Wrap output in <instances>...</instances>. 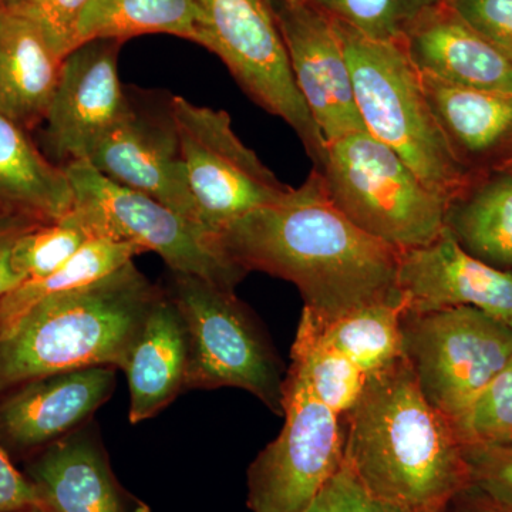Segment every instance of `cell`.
I'll return each instance as SVG.
<instances>
[{"mask_svg":"<svg viewBox=\"0 0 512 512\" xmlns=\"http://www.w3.org/2000/svg\"><path fill=\"white\" fill-rule=\"evenodd\" d=\"M215 239L247 274L292 282L318 325L399 295V249L356 227L330 200L315 168L301 187L232 222Z\"/></svg>","mask_w":512,"mask_h":512,"instance_id":"cell-1","label":"cell"},{"mask_svg":"<svg viewBox=\"0 0 512 512\" xmlns=\"http://www.w3.org/2000/svg\"><path fill=\"white\" fill-rule=\"evenodd\" d=\"M342 420L343 464L380 500L406 512H446L470 490L463 441L403 356L367 375Z\"/></svg>","mask_w":512,"mask_h":512,"instance_id":"cell-2","label":"cell"},{"mask_svg":"<svg viewBox=\"0 0 512 512\" xmlns=\"http://www.w3.org/2000/svg\"><path fill=\"white\" fill-rule=\"evenodd\" d=\"M161 292L131 261L93 284L37 303L0 336V394L70 370L126 369Z\"/></svg>","mask_w":512,"mask_h":512,"instance_id":"cell-3","label":"cell"},{"mask_svg":"<svg viewBox=\"0 0 512 512\" xmlns=\"http://www.w3.org/2000/svg\"><path fill=\"white\" fill-rule=\"evenodd\" d=\"M332 19L365 130L402 158L421 183L447 204L474 174L451 154L427 103L420 74L399 43L369 39L342 20Z\"/></svg>","mask_w":512,"mask_h":512,"instance_id":"cell-4","label":"cell"},{"mask_svg":"<svg viewBox=\"0 0 512 512\" xmlns=\"http://www.w3.org/2000/svg\"><path fill=\"white\" fill-rule=\"evenodd\" d=\"M313 168L356 227L399 251L429 244L444 231L446 201L365 130L330 141Z\"/></svg>","mask_w":512,"mask_h":512,"instance_id":"cell-5","label":"cell"},{"mask_svg":"<svg viewBox=\"0 0 512 512\" xmlns=\"http://www.w3.org/2000/svg\"><path fill=\"white\" fill-rule=\"evenodd\" d=\"M171 296L185 323V389L235 387L284 416L285 380L278 362L234 289L171 272Z\"/></svg>","mask_w":512,"mask_h":512,"instance_id":"cell-6","label":"cell"},{"mask_svg":"<svg viewBox=\"0 0 512 512\" xmlns=\"http://www.w3.org/2000/svg\"><path fill=\"white\" fill-rule=\"evenodd\" d=\"M63 168L72 184L74 208L96 237L156 252L171 272L198 276L222 288L235 289L247 275L222 254L214 235L167 205L114 183L87 161Z\"/></svg>","mask_w":512,"mask_h":512,"instance_id":"cell-7","label":"cell"},{"mask_svg":"<svg viewBox=\"0 0 512 512\" xmlns=\"http://www.w3.org/2000/svg\"><path fill=\"white\" fill-rule=\"evenodd\" d=\"M402 353L421 393L454 427L512 363V326L474 308L404 315Z\"/></svg>","mask_w":512,"mask_h":512,"instance_id":"cell-8","label":"cell"},{"mask_svg":"<svg viewBox=\"0 0 512 512\" xmlns=\"http://www.w3.org/2000/svg\"><path fill=\"white\" fill-rule=\"evenodd\" d=\"M198 5V45L220 57L249 99L295 131L313 167H319L326 141L296 87L268 0H198Z\"/></svg>","mask_w":512,"mask_h":512,"instance_id":"cell-9","label":"cell"},{"mask_svg":"<svg viewBox=\"0 0 512 512\" xmlns=\"http://www.w3.org/2000/svg\"><path fill=\"white\" fill-rule=\"evenodd\" d=\"M188 187L205 231L217 235L291 191L242 143L225 110L171 96Z\"/></svg>","mask_w":512,"mask_h":512,"instance_id":"cell-10","label":"cell"},{"mask_svg":"<svg viewBox=\"0 0 512 512\" xmlns=\"http://www.w3.org/2000/svg\"><path fill=\"white\" fill-rule=\"evenodd\" d=\"M285 424L248 470L252 512H306L343 466L342 419L295 370L285 380Z\"/></svg>","mask_w":512,"mask_h":512,"instance_id":"cell-11","label":"cell"},{"mask_svg":"<svg viewBox=\"0 0 512 512\" xmlns=\"http://www.w3.org/2000/svg\"><path fill=\"white\" fill-rule=\"evenodd\" d=\"M87 163L114 183L146 194L200 225L171 97L164 101L127 94L123 117Z\"/></svg>","mask_w":512,"mask_h":512,"instance_id":"cell-12","label":"cell"},{"mask_svg":"<svg viewBox=\"0 0 512 512\" xmlns=\"http://www.w3.org/2000/svg\"><path fill=\"white\" fill-rule=\"evenodd\" d=\"M268 5L296 87L326 144L365 130L332 16L309 0H268Z\"/></svg>","mask_w":512,"mask_h":512,"instance_id":"cell-13","label":"cell"},{"mask_svg":"<svg viewBox=\"0 0 512 512\" xmlns=\"http://www.w3.org/2000/svg\"><path fill=\"white\" fill-rule=\"evenodd\" d=\"M120 45L114 40H92L63 59L43 121L47 147L62 167L89 161L127 109V93L117 69Z\"/></svg>","mask_w":512,"mask_h":512,"instance_id":"cell-14","label":"cell"},{"mask_svg":"<svg viewBox=\"0 0 512 512\" xmlns=\"http://www.w3.org/2000/svg\"><path fill=\"white\" fill-rule=\"evenodd\" d=\"M397 291L406 315L474 308L512 326V272L467 254L446 229L429 244L400 251Z\"/></svg>","mask_w":512,"mask_h":512,"instance_id":"cell-15","label":"cell"},{"mask_svg":"<svg viewBox=\"0 0 512 512\" xmlns=\"http://www.w3.org/2000/svg\"><path fill=\"white\" fill-rule=\"evenodd\" d=\"M114 367L70 370L30 380L0 400V443L16 451L49 446L77 430L109 400Z\"/></svg>","mask_w":512,"mask_h":512,"instance_id":"cell-16","label":"cell"},{"mask_svg":"<svg viewBox=\"0 0 512 512\" xmlns=\"http://www.w3.org/2000/svg\"><path fill=\"white\" fill-rule=\"evenodd\" d=\"M399 45L420 76L466 89L512 93V64L444 0L421 15Z\"/></svg>","mask_w":512,"mask_h":512,"instance_id":"cell-17","label":"cell"},{"mask_svg":"<svg viewBox=\"0 0 512 512\" xmlns=\"http://www.w3.org/2000/svg\"><path fill=\"white\" fill-rule=\"evenodd\" d=\"M50 512H151L124 490L99 439L74 430L49 444L28 466Z\"/></svg>","mask_w":512,"mask_h":512,"instance_id":"cell-18","label":"cell"},{"mask_svg":"<svg viewBox=\"0 0 512 512\" xmlns=\"http://www.w3.org/2000/svg\"><path fill=\"white\" fill-rule=\"evenodd\" d=\"M431 113L470 174L512 167V93L466 89L420 76Z\"/></svg>","mask_w":512,"mask_h":512,"instance_id":"cell-19","label":"cell"},{"mask_svg":"<svg viewBox=\"0 0 512 512\" xmlns=\"http://www.w3.org/2000/svg\"><path fill=\"white\" fill-rule=\"evenodd\" d=\"M62 64L32 20L0 8V116L25 131L43 123Z\"/></svg>","mask_w":512,"mask_h":512,"instance_id":"cell-20","label":"cell"},{"mask_svg":"<svg viewBox=\"0 0 512 512\" xmlns=\"http://www.w3.org/2000/svg\"><path fill=\"white\" fill-rule=\"evenodd\" d=\"M188 336L183 316L167 291L151 306L126 369L130 421L151 419L185 389Z\"/></svg>","mask_w":512,"mask_h":512,"instance_id":"cell-21","label":"cell"},{"mask_svg":"<svg viewBox=\"0 0 512 512\" xmlns=\"http://www.w3.org/2000/svg\"><path fill=\"white\" fill-rule=\"evenodd\" d=\"M73 207L66 170L43 156L23 128L0 116V221L49 224Z\"/></svg>","mask_w":512,"mask_h":512,"instance_id":"cell-22","label":"cell"},{"mask_svg":"<svg viewBox=\"0 0 512 512\" xmlns=\"http://www.w3.org/2000/svg\"><path fill=\"white\" fill-rule=\"evenodd\" d=\"M444 229L467 254L512 272V167L474 174L447 202Z\"/></svg>","mask_w":512,"mask_h":512,"instance_id":"cell-23","label":"cell"},{"mask_svg":"<svg viewBox=\"0 0 512 512\" xmlns=\"http://www.w3.org/2000/svg\"><path fill=\"white\" fill-rule=\"evenodd\" d=\"M200 22L198 0H90L77 22L74 43H123L134 36L164 33L198 45Z\"/></svg>","mask_w":512,"mask_h":512,"instance_id":"cell-24","label":"cell"},{"mask_svg":"<svg viewBox=\"0 0 512 512\" xmlns=\"http://www.w3.org/2000/svg\"><path fill=\"white\" fill-rule=\"evenodd\" d=\"M141 252L130 242L101 237L90 239L53 274L20 282L0 299V336L15 328L37 303L93 284L127 265Z\"/></svg>","mask_w":512,"mask_h":512,"instance_id":"cell-25","label":"cell"},{"mask_svg":"<svg viewBox=\"0 0 512 512\" xmlns=\"http://www.w3.org/2000/svg\"><path fill=\"white\" fill-rule=\"evenodd\" d=\"M404 315L406 306L399 293L353 309L328 325H318L312 320L329 346L352 360L365 375H370L403 356Z\"/></svg>","mask_w":512,"mask_h":512,"instance_id":"cell-26","label":"cell"},{"mask_svg":"<svg viewBox=\"0 0 512 512\" xmlns=\"http://www.w3.org/2000/svg\"><path fill=\"white\" fill-rule=\"evenodd\" d=\"M291 357V369L301 375L313 396L343 419L359 399L367 375L322 339L306 311L302 312Z\"/></svg>","mask_w":512,"mask_h":512,"instance_id":"cell-27","label":"cell"},{"mask_svg":"<svg viewBox=\"0 0 512 512\" xmlns=\"http://www.w3.org/2000/svg\"><path fill=\"white\" fill-rule=\"evenodd\" d=\"M97 238L73 207L60 220L37 225L20 235L12 251V266L22 281L40 279L62 268L90 239Z\"/></svg>","mask_w":512,"mask_h":512,"instance_id":"cell-28","label":"cell"},{"mask_svg":"<svg viewBox=\"0 0 512 512\" xmlns=\"http://www.w3.org/2000/svg\"><path fill=\"white\" fill-rule=\"evenodd\" d=\"M332 18L379 42L400 43L427 10L443 0H309Z\"/></svg>","mask_w":512,"mask_h":512,"instance_id":"cell-29","label":"cell"},{"mask_svg":"<svg viewBox=\"0 0 512 512\" xmlns=\"http://www.w3.org/2000/svg\"><path fill=\"white\" fill-rule=\"evenodd\" d=\"M456 430L463 444L511 446L512 363L478 394Z\"/></svg>","mask_w":512,"mask_h":512,"instance_id":"cell-30","label":"cell"},{"mask_svg":"<svg viewBox=\"0 0 512 512\" xmlns=\"http://www.w3.org/2000/svg\"><path fill=\"white\" fill-rule=\"evenodd\" d=\"M470 490L498 507L512 511V444H464Z\"/></svg>","mask_w":512,"mask_h":512,"instance_id":"cell-31","label":"cell"},{"mask_svg":"<svg viewBox=\"0 0 512 512\" xmlns=\"http://www.w3.org/2000/svg\"><path fill=\"white\" fill-rule=\"evenodd\" d=\"M90 0H29L9 8L32 20L57 55L66 57L76 47L77 22ZM6 9V8H5Z\"/></svg>","mask_w":512,"mask_h":512,"instance_id":"cell-32","label":"cell"},{"mask_svg":"<svg viewBox=\"0 0 512 512\" xmlns=\"http://www.w3.org/2000/svg\"><path fill=\"white\" fill-rule=\"evenodd\" d=\"M512 64V0H444Z\"/></svg>","mask_w":512,"mask_h":512,"instance_id":"cell-33","label":"cell"},{"mask_svg":"<svg viewBox=\"0 0 512 512\" xmlns=\"http://www.w3.org/2000/svg\"><path fill=\"white\" fill-rule=\"evenodd\" d=\"M45 508V501L28 476L13 466L8 451L0 443V512L23 508Z\"/></svg>","mask_w":512,"mask_h":512,"instance_id":"cell-34","label":"cell"},{"mask_svg":"<svg viewBox=\"0 0 512 512\" xmlns=\"http://www.w3.org/2000/svg\"><path fill=\"white\" fill-rule=\"evenodd\" d=\"M338 512H406L396 505L375 497L353 477L345 464L335 478Z\"/></svg>","mask_w":512,"mask_h":512,"instance_id":"cell-35","label":"cell"},{"mask_svg":"<svg viewBox=\"0 0 512 512\" xmlns=\"http://www.w3.org/2000/svg\"><path fill=\"white\" fill-rule=\"evenodd\" d=\"M37 225L43 224L28 221H0V299L23 282L13 269L12 251L20 235Z\"/></svg>","mask_w":512,"mask_h":512,"instance_id":"cell-36","label":"cell"},{"mask_svg":"<svg viewBox=\"0 0 512 512\" xmlns=\"http://www.w3.org/2000/svg\"><path fill=\"white\" fill-rule=\"evenodd\" d=\"M306 512H338V491H336L335 481L332 480L326 485L325 490L319 494L315 503Z\"/></svg>","mask_w":512,"mask_h":512,"instance_id":"cell-37","label":"cell"},{"mask_svg":"<svg viewBox=\"0 0 512 512\" xmlns=\"http://www.w3.org/2000/svg\"><path fill=\"white\" fill-rule=\"evenodd\" d=\"M468 512H512L505 510V508L498 507V505H495L493 503H490V501L485 500V498H481L476 505H473V508H471Z\"/></svg>","mask_w":512,"mask_h":512,"instance_id":"cell-38","label":"cell"},{"mask_svg":"<svg viewBox=\"0 0 512 512\" xmlns=\"http://www.w3.org/2000/svg\"><path fill=\"white\" fill-rule=\"evenodd\" d=\"M25 2H29V0H0V8H15Z\"/></svg>","mask_w":512,"mask_h":512,"instance_id":"cell-39","label":"cell"},{"mask_svg":"<svg viewBox=\"0 0 512 512\" xmlns=\"http://www.w3.org/2000/svg\"><path fill=\"white\" fill-rule=\"evenodd\" d=\"M12 512H50L49 510H45V508H23V510L12 511Z\"/></svg>","mask_w":512,"mask_h":512,"instance_id":"cell-40","label":"cell"}]
</instances>
